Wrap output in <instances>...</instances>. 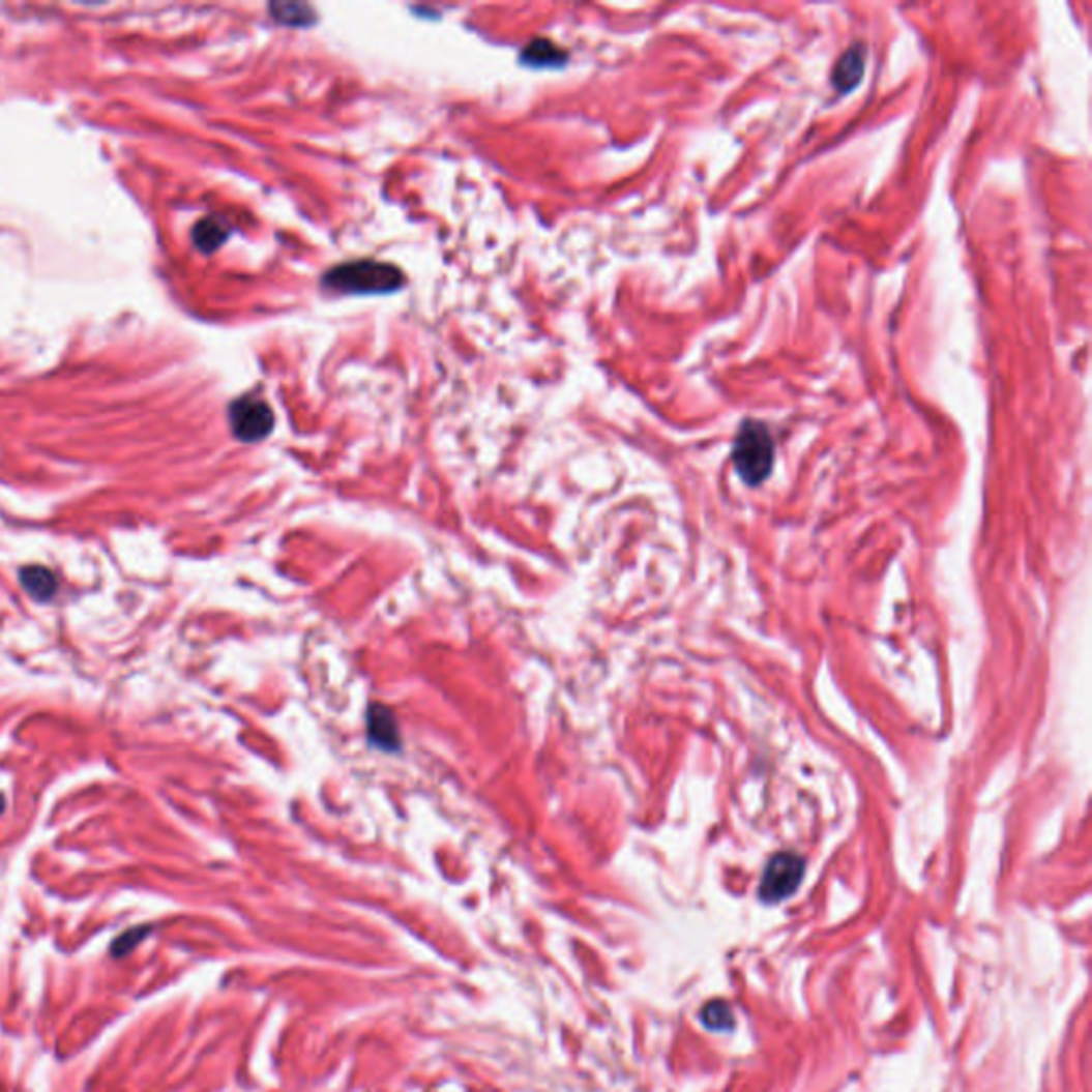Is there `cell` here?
<instances>
[{"label": "cell", "mask_w": 1092, "mask_h": 1092, "mask_svg": "<svg viewBox=\"0 0 1092 1092\" xmlns=\"http://www.w3.org/2000/svg\"><path fill=\"white\" fill-rule=\"evenodd\" d=\"M404 273L389 263L352 261L329 269L323 287L340 295H389L404 287Z\"/></svg>", "instance_id": "cell-1"}, {"label": "cell", "mask_w": 1092, "mask_h": 1092, "mask_svg": "<svg viewBox=\"0 0 1092 1092\" xmlns=\"http://www.w3.org/2000/svg\"><path fill=\"white\" fill-rule=\"evenodd\" d=\"M732 464L736 474L751 486H758L768 478L774 464V440L764 422H743L734 440Z\"/></svg>", "instance_id": "cell-2"}, {"label": "cell", "mask_w": 1092, "mask_h": 1092, "mask_svg": "<svg viewBox=\"0 0 1092 1092\" xmlns=\"http://www.w3.org/2000/svg\"><path fill=\"white\" fill-rule=\"evenodd\" d=\"M229 425L237 440L255 444L273 432L275 416L265 400L257 395H241L229 406Z\"/></svg>", "instance_id": "cell-3"}, {"label": "cell", "mask_w": 1092, "mask_h": 1092, "mask_svg": "<svg viewBox=\"0 0 1092 1092\" xmlns=\"http://www.w3.org/2000/svg\"><path fill=\"white\" fill-rule=\"evenodd\" d=\"M804 873V862L796 854H777L766 864L760 884L764 903H779L796 892Z\"/></svg>", "instance_id": "cell-4"}, {"label": "cell", "mask_w": 1092, "mask_h": 1092, "mask_svg": "<svg viewBox=\"0 0 1092 1092\" xmlns=\"http://www.w3.org/2000/svg\"><path fill=\"white\" fill-rule=\"evenodd\" d=\"M367 738L374 747L382 751L400 749V728L391 709L374 704L367 711Z\"/></svg>", "instance_id": "cell-5"}, {"label": "cell", "mask_w": 1092, "mask_h": 1092, "mask_svg": "<svg viewBox=\"0 0 1092 1092\" xmlns=\"http://www.w3.org/2000/svg\"><path fill=\"white\" fill-rule=\"evenodd\" d=\"M864 64H866V50L862 43H856L852 46L848 52H845L834 70H832V86L834 90H838L840 94H848L852 92L860 80L864 78Z\"/></svg>", "instance_id": "cell-6"}, {"label": "cell", "mask_w": 1092, "mask_h": 1092, "mask_svg": "<svg viewBox=\"0 0 1092 1092\" xmlns=\"http://www.w3.org/2000/svg\"><path fill=\"white\" fill-rule=\"evenodd\" d=\"M231 225L220 216H207L197 223L193 229V241L203 255L216 253L220 245L229 239Z\"/></svg>", "instance_id": "cell-7"}, {"label": "cell", "mask_w": 1092, "mask_h": 1092, "mask_svg": "<svg viewBox=\"0 0 1092 1092\" xmlns=\"http://www.w3.org/2000/svg\"><path fill=\"white\" fill-rule=\"evenodd\" d=\"M20 585L37 602H50L58 591V579L43 566H26L20 570Z\"/></svg>", "instance_id": "cell-8"}, {"label": "cell", "mask_w": 1092, "mask_h": 1092, "mask_svg": "<svg viewBox=\"0 0 1092 1092\" xmlns=\"http://www.w3.org/2000/svg\"><path fill=\"white\" fill-rule=\"evenodd\" d=\"M521 62L527 66H534V68H547V66L557 68L568 62V54L549 39H534L521 50Z\"/></svg>", "instance_id": "cell-9"}, {"label": "cell", "mask_w": 1092, "mask_h": 1092, "mask_svg": "<svg viewBox=\"0 0 1092 1092\" xmlns=\"http://www.w3.org/2000/svg\"><path fill=\"white\" fill-rule=\"evenodd\" d=\"M269 13H271L273 22L285 24V26H293V28H305V26H312L316 22L314 9L309 5H301V3H273V5H269Z\"/></svg>", "instance_id": "cell-10"}, {"label": "cell", "mask_w": 1092, "mask_h": 1092, "mask_svg": "<svg viewBox=\"0 0 1092 1092\" xmlns=\"http://www.w3.org/2000/svg\"><path fill=\"white\" fill-rule=\"evenodd\" d=\"M702 1020L709 1029H717V1031L732 1029V1011L728 1009L726 1003H709L702 1013Z\"/></svg>", "instance_id": "cell-11"}, {"label": "cell", "mask_w": 1092, "mask_h": 1092, "mask_svg": "<svg viewBox=\"0 0 1092 1092\" xmlns=\"http://www.w3.org/2000/svg\"><path fill=\"white\" fill-rule=\"evenodd\" d=\"M146 931H148V928H132V931H128L126 935L118 937V941L114 943V954H116V956H118V954L122 956V954L130 952V949H132V945L141 941V937H144V935H146Z\"/></svg>", "instance_id": "cell-12"}]
</instances>
